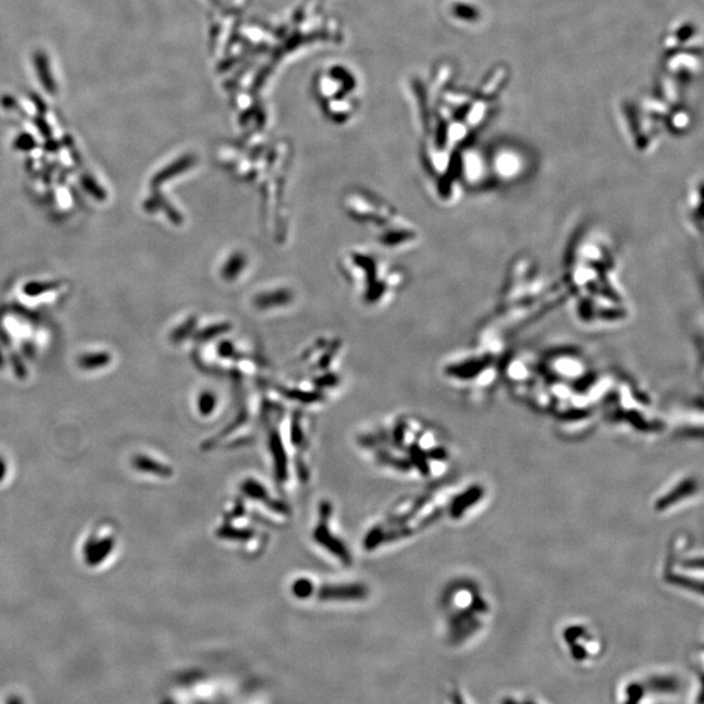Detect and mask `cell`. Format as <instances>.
<instances>
[{
  "label": "cell",
  "instance_id": "obj_1",
  "mask_svg": "<svg viewBox=\"0 0 704 704\" xmlns=\"http://www.w3.org/2000/svg\"><path fill=\"white\" fill-rule=\"evenodd\" d=\"M493 621V606L477 588L459 586L442 598L441 630L449 650L469 651L488 634Z\"/></svg>",
  "mask_w": 704,
  "mask_h": 704
},
{
  "label": "cell",
  "instance_id": "obj_2",
  "mask_svg": "<svg viewBox=\"0 0 704 704\" xmlns=\"http://www.w3.org/2000/svg\"><path fill=\"white\" fill-rule=\"evenodd\" d=\"M689 688L675 668H648L623 675L613 691V704H675Z\"/></svg>",
  "mask_w": 704,
  "mask_h": 704
},
{
  "label": "cell",
  "instance_id": "obj_3",
  "mask_svg": "<svg viewBox=\"0 0 704 704\" xmlns=\"http://www.w3.org/2000/svg\"><path fill=\"white\" fill-rule=\"evenodd\" d=\"M561 652L579 670H592L606 658V641L601 631L583 620L566 621L557 636Z\"/></svg>",
  "mask_w": 704,
  "mask_h": 704
},
{
  "label": "cell",
  "instance_id": "obj_4",
  "mask_svg": "<svg viewBox=\"0 0 704 704\" xmlns=\"http://www.w3.org/2000/svg\"><path fill=\"white\" fill-rule=\"evenodd\" d=\"M486 162V160H485ZM526 159L522 153L508 148H499L497 152L493 153L492 159L486 162L488 171L496 176L494 180L502 183H510L518 180L526 173Z\"/></svg>",
  "mask_w": 704,
  "mask_h": 704
},
{
  "label": "cell",
  "instance_id": "obj_5",
  "mask_svg": "<svg viewBox=\"0 0 704 704\" xmlns=\"http://www.w3.org/2000/svg\"><path fill=\"white\" fill-rule=\"evenodd\" d=\"M693 675L689 688L686 691V704H703V651L702 648L698 652V658L694 661V668H691Z\"/></svg>",
  "mask_w": 704,
  "mask_h": 704
},
{
  "label": "cell",
  "instance_id": "obj_6",
  "mask_svg": "<svg viewBox=\"0 0 704 704\" xmlns=\"http://www.w3.org/2000/svg\"><path fill=\"white\" fill-rule=\"evenodd\" d=\"M442 704H479L469 689L459 681L447 682L442 694Z\"/></svg>",
  "mask_w": 704,
  "mask_h": 704
},
{
  "label": "cell",
  "instance_id": "obj_7",
  "mask_svg": "<svg viewBox=\"0 0 704 704\" xmlns=\"http://www.w3.org/2000/svg\"><path fill=\"white\" fill-rule=\"evenodd\" d=\"M497 704H549L543 698L529 691H509L499 699Z\"/></svg>",
  "mask_w": 704,
  "mask_h": 704
},
{
  "label": "cell",
  "instance_id": "obj_8",
  "mask_svg": "<svg viewBox=\"0 0 704 704\" xmlns=\"http://www.w3.org/2000/svg\"><path fill=\"white\" fill-rule=\"evenodd\" d=\"M61 286L59 282L51 280V282H31L24 286V294L28 296H39L46 294L49 291H53Z\"/></svg>",
  "mask_w": 704,
  "mask_h": 704
},
{
  "label": "cell",
  "instance_id": "obj_9",
  "mask_svg": "<svg viewBox=\"0 0 704 704\" xmlns=\"http://www.w3.org/2000/svg\"><path fill=\"white\" fill-rule=\"evenodd\" d=\"M81 184H83V190H86L94 200H97V201L106 200V190H103L91 175H83Z\"/></svg>",
  "mask_w": 704,
  "mask_h": 704
},
{
  "label": "cell",
  "instance_id": "obj_10",
  "mask_svg": "<svg viewBox=\"0 0 704 704\" xmlns=\"http://www.w3.org/2000/svg\"><path fill=\"white\" fill-rule=\"evenodd\" d=\"M111 360V357L106 352H101V354H91V355H85L80 359V364L83 368H98V367H103L105 364L108 363Z\"/></svg>",
  "mask_w": 704,
  "mask_h": 704
},
{
  "label": "cell",
  "instance_id": "obj_11",
  "mask_svg": "<svg viewBox=\"0 0 704 704\" xmlns=\"http://www.w3.org/2000/svg\"><path fill=\"white\" fill-rule=\"evenodd\" d=\"M34 146H36V143L29 135H23V137H20L17 141V148L23 149V151H31Z\"/></svg>",
  "mask_w": 704,
  "mask_h": 704
},
{
  "label": "cell",
  "instance_id": "obj_12",
  "mask_svg": "<svg viewBox=\"0 0 704 704\" xmlns=\"http://www.w3.org/2000/svg\"><path fill=\"white\" fill-rule=\"evenodd\" d=\"M3 364V357H1V354H0V365Z\"/></svg>",
  "mask_w": 704,
  "mask_h": 704
}]
</instances>
